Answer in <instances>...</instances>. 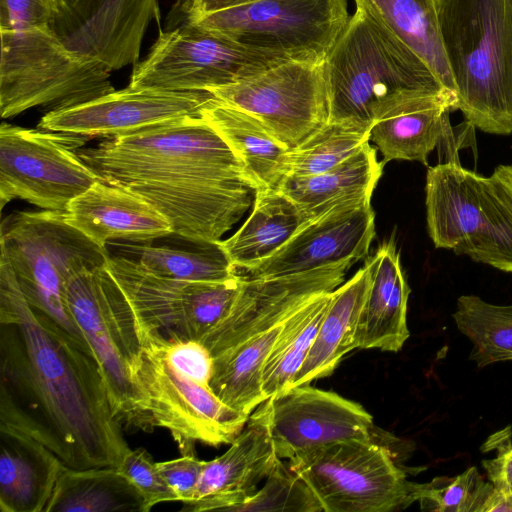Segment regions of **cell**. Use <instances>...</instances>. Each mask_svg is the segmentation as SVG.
<instances>
[{"label": "cell", "instance_id": "f546056e", "mask_svg": "<svg viewBox=\"0 0 512 512\" xmlns=\"http://www.w3.org/2000/svg\"><path fill=\"white\" fill-rule=\"evenodd\" d=\"M384 164L368 142L334 168L307 177H284L276 188L311 219L338 203L371 199Z\"/></svg>", "mask_w": 512, "mask_h": 512}, {"label": "cell", "instance_id": "7402d4cb", "mask_svg": "<svg viewBox=\"0 0 512 512\" xmlns=\"http://www.w3.org/2000/svg\"><path fill=\"white\" fill-rule=\"evenodd\" d=\"M457 97L446 90H410L388 101L371 123L370 140L391 160L417 161L428 166L429 154L442 143L457 151L449 114Z\"/></svg>", "mask_w": 512, "mask_h": 512}, {"label": "cell", "instance_id": "b9f144b4", "mask_svg": "<svg viewBox=\"0 0 512 512\" xmlns=\"http://www.w3.org/2000/svg\"><path fill=\"white\" fill-rule=\"evenodd\" d=\"M511 432L505 439L506 431L494 434L486 442V450L497 449L496 457L482 461L488 480L501 493L512 497V442Z\"/></svg>", "mask_w": 512, "mask_h": 512}, {"label": "cell", "instance_id": "f6af8a7d", "mask_svg": "<svg viewBox=\"0 0 512 512\" xmlns=\"http://www.w3.org/2000/svg\"><path fill=\"white\" fill-rule=\"evenodd\" d=\"M493 173L500 179L512 197V164L498 165Z\"/></svg>", "mask_w": 512, "mask_h": 512}, {"label": "cell", "instance_id": "8992f818", "mask_svg": "<svg viewBox=\"0 0 512 512\" xmlns=\"http://www.w3.org/2000/svg\"><path fill=\"white\" fill-rule=\"evenodd\" d=\"M0 38L3 119L34 107L66 109L115 91L111 71L52 28L0 29Z\"/></svg>", "mask_w": 512, "mask_h": 512}, {"label": "cell", "instance_id": "2e32d148", "mask_svg": "<svg viewBox=\"0 0 512 512\" xmlns=\"http://www.w3.org/2000/svg\"><path fill=\"white\" fill-rule=\"evenodd\" d=\"M356 263L345 260L302 273L245 278L226 316L200 341L212 357L285 321L316 296L335 290Z\"/></svg>", "mask_w": 512, "mask_h": 512}, {"label": "cell", "instance_id": "6da1fadb", "mask_svg": "<svg viewBox=\"0 0 512 512\" xmlns=\"http://www.w3.org/2000/svg\"><path fill=\"white\" fill-rule=\"evenodd\" d=\"M0 422L72 469L118 467L130 450L96 360L27 302L0 256Z\"/></svg>", "mask_w": 512, "mask_h": 512}, {"label": "cell", "instance_id": "30bf717a", "mask_svg": "<svg viewBox=\"0 0 512 512\" xmlns=\"http://www.w3.org/2000/svg\"><path fill=\"white\" fill-rule=\"evenodd\" d=\"M65 300L99 365L107 394L121 425L155 427L135 386L130 365L136 353L121 327L124 294L107 265L84 268L65 282Z\"/></svg>", "mask_w": 512, "mask_h": 512}, {"label": "cell", "instance_id": "cb8c5ba5", "mask_svg": "<svg viewBox=\"0 0 512 512\" xmlns=\"http://www.w3.org/2000/svg\"><path fill=\"white\" fill-rule=\"evenodd\" d=\"M65 220L105 248L110 241H143L172 231L170 223L148 202L104 181L76 197Z\"/></svg>", "mask_w": 512, "mask_h": 512}, {"label": "cell", "instance_id": "f35d334b", "mask_svg": "<svg viewBox=\"0 0 512 512\" xmlns=\"http://www.w3.org/2000/svg\"><path fill=\"white\" fill-rule=\"evenodd\" d=\"M117 469L141 493L148 511L159 503L178 501L177 495L160 472L157 462L145 449H130Z\"/></svg>", "mask_w": 512, "mask_h": 512}, {"label": "cell", "instance_id": "d6a6232c", "mask_svg": "<svg viewBox=\"0 0 512 512\" xmlns=\"http://www.w3.org/2000/svg\"><path fill=\"white\" fill-rule=\"evenodd\" d=\"M333 291L311 299L284 322L262 371L261 387L266 400L291 386L312 346Z\"/></svg>", "mask_w": 512, "mask_h": 512}, {"label": "cell", "instance_id": "44dd1931", "mask_svg": "<svg viewBox=\"0 0 512 512\" xmlns=\"http://www.w3.org/2000/svg\"><path fill=\"white\" fill-rule=\"evenodd\" d=\"M221 456L205 461L194 494L185 511L234 509L257 491L280 459L267 422L264 402L251 414L243 430Z\"/></svg>", "mask_w": 512, "mask_h": 512}, {"label": "cell", "instance_id": "9c48e42d", "mask_svg": "<svg viewBox=\"0 0 512 512\" xmlns=\"http://www.w3.org/2000/svg\"><path fill=\"white\" fill-rule=\"evenodd\" d=\"M288 461L324 512H389L413 503V482L373 439L337 441Z\"/></svg>", "mask_w": 512, "mask_h": 512}, {"label": "cell", "instance_id": "e0dca14e", "mask_svg": "<svg viewBox=\"0 0 512 512\" xmlns=\"http://www.w3.org/2000/svg\"><path fill=\"white\" fill-rule=\"evenodd\" d=\"M280 459H294L324 445L373 439L372 416L359 403L309 384L292 386L264 401Z\"/></svg>", "mask_w": 512, "mask_h": 512}, {"label": "cell", "instance_id": "ab89813d", "mask_svg": "<svg viewBox=\"0 0 512 512\" xmlns=\"http://www.w3.org/2000/svg\"><path fill=\"white\" fill-rule=\"evenodd\" d=\"M67 0H0V29L49 27L67 18Z\"/></svg>", "mask_w": 512, "mask_h": 512}, {"label": "cell", "instance_id": "ba28073f", "mask_svg": "<svg viewBox=\"0 0 512 512\" xmlns=\"http://www.w3.org/2000/svg\"><path fill=\"white\" fill-rule=\"evenodd\" d=\"M350 16L347 0H258L186 21L252 49L323 63Z\"/></svg>", "mask_w": 512, "mask_h": 512}, {"label": "cell", "instance_id": "74e56055", "mask_svg": "<svg viewBox=\"0 0 512 512\" xmlns=\"http://www.w3.org/2000/svg\"><path fill=\"white\" fill-rule=\"evenodd\" d=\"M138 342L158 353L180 373L210 386L214 361L200 340L148 334L140 337Z\"/></svg>", "mask_w": 512, "mask_h": 512}, {"label": "cell", "instance_id": "5bb4252c", "mask_svg": "<svg viewBox=\"0 0 512 512\" xmlns=\"http://www.w3.org/2000/svg\"><path fill=\"white\" fill-rule=\"evenodd\" d=\"M155 427L167 429L181 454L194 453L196 442L231 443L250 415L224 403L211 389L177 371L151 348L141 345L130 365Z\"/></svg>", "mask_w": 512, "mask_h": 512}, {"label": "cell", "instance_id": "4dcf8cb0", "mask_svg": "<svg viewBox=\"0 0 512 512\" xmlns=\"http://www.w3.org/2000/svg\"><path fill=\"white\" fill-rule=\"evenodd\" d=\"M147 512L145 500L116 467L62 465L44 512Z\"/></svg>", "mask_w": 512, "mask_h": 512}, {"label": "cell", "instance_id": "7c38bea8", "mask_svg": "<svg viewBox=\"0 0 512 512\" xmlns=\"http://www.w3.org/2000/svg\"><path fill=\"white\" fill-rule=\"evenodd\" d=\"M87 136L0 127V204L22 199L44 210L65 212L69 204L101 178L76 150Z\"/></svg>", "mask_w": 512, "mask_h": 512}, {"label": "cell", "instance_id": "83f0119b", "mask_svg": "<svg viewBox=\"0 0 512 512\" xmlns=\"http://www.w3.org/2000/svg\"><path fill=\"white\" fill-rule=\"evenodd\" d=\"M200 116L227 143L256 190L278 186L284 176L288 148L259 120L213 96L202 107Z\"/></svg>", "mask_w": 512, "mask_h": 512}, {"label": "cell", "instance_id": "52a82bcc", "mask_svg": "<svg viewBox=\"0 0 512 512\" xmlns=\"http://www.w3.org/2000/svg\"><path fill=\"white\" fill-rule=\"evenodd\" d=\"M427 230L436 248L512 273V197L492 173L479 175L459 161L428 167Z\"/></svg>", "mask_w": 512, "mask_h": 512}, {"label": "cell", "instance_id": "603a6c76", "mask_svg": "<svg viewBox=\"0 0 512 512\" xmlns=\"http://www.w3.org/2000/svg\"><path fill=\"white\" fill-rule=\"evenodd\" d=\"M108 256L126 259L142 271L161 278L225 282L237 277L220 241H210L171 231L143 241H110Z\"/></svg>", "mask_w": 512, "mask_h": 512}, {"label": "cell", "instance_id": "9a60e30c", "mask_svg": "<svg viewBox=\"0 0 512 512\" xmlns=\"http://www.w3.org/2000/svg\"><path fill=\"white\" fill-rule=\"evenodd\" d=\"M208 92L255 117L288 149L329 120L323 63L285 61Z\"/></svg>", "mask_w": 512, "mask_h": 512}, {"label": "cell", "instance_id": "d6986e66", "mask_svg": "<svg viewBox=\"0 0 512 512\" xmlns=\"http://www.w3.org/2000/svg\"><path fill=\"white\" fill-rule=\"evenodd\" d=\"M375 237L371 199L338 203L304 222L271 257L250 270V278L297 274L332 263L366 259Z\"/></svg>", "mask_w": 512, "mask_h": 512}, {"label": "cell", "instance_id": "d4e9b609", "mask_svg": "<svg viewBox=\"0 0 512 512\" xmlns=\"http://www.w3.org/2000/svg\"><path fill=\"white\" fill-rule=\"evenodd\" d=\"M365 261L371 268V283L358 325V348L398 352L410 335V287L394 239L379 245Z\"/></svg>", "mask_w": 512, "mask_h": 512}, {"label": "cell", "instance_id": "ee69618b", "mask_svg": "<svg viewBox=\"0 0 512 512\" xmlns=\"http://www.w3.org/2000/svg\"><path fill=\"white\" fill-rule=\"evenodd\" d=\"M479 512H512V497L501 493L493 486Z\"/></svg>", "mask_w": 512, "mask_h": 512}, {"label": "cell", "instance_id": "ac0fdd59", "mask_svg": "<svg viewBox=\"0 0 512 512\" xmlns=\"http://www.w3.org/2000/svg\"><path fill=\"white\" fill-rule=\"evenodd\" d=\"M208 91H171L128 85L92 101L47 112L42 130L87 137H118L185 117L200 116Z\"/></svg>", "mask_w": 512, "mask_h": 512}, {"label": "cell", "instance_id": "836d02e7", "mask_svg": "<svg viewBox=\"0 0 512 512\" xmlns=\"http://www.w3.org/2000/svg\"><path fill=\"white\" fill-rule=\"evenodd\" d=\"M452 316L458 330L472 343L470 359L478 368L512 361V304H492L476 295H462Z\"/></svg>", "mask_w": 512, "mask_h": 512}, {"label": "cell", "instance_id": "4fadbf2b", "mask_svg": "<svg viewBox=\"0 0 512 512\" xmlns=\"http://www.w3.org/2000/svg\"><path fill=\"white\" fill-rule=\"evenodd\" d=\"M107 266L123 291L137 341L148 334L201 340L229 312L244 280L241 275L225 282L161 278L115 256H108Z\"/></svg>", "mask_w": 512, "mask_h": 512}, {"label": "cell", "instance_id": "1f68e13d", "mask_svg": "<svg viewBox=\"0 0 512 512\" xmlns=\"http://www.w3.org/2000/svg\"><path fill=\"white\" fill-rule=\"evenodd\" d=\"M411 48L431 69L440 84L455 93L446 61L436 0H354Z\"/></svg>", "mask_w": 512, "mask_h": 512}, {"label": "cell", "instance_id": "4316f807", "mask_svg": "<svg viewBox=\"0 0 512 512\" xmlns=\"http://www.w3.org/2000/svg\"><path fill=\"white\" fill-rule=\"evenodd\" d=\"M370 283L371 268L365 261L348 281L332 292L312 346L290 387L329 376L347 353L358 348V325Z\"/></svg>", "mask_w": 512, "mask_h": 512}, {"label": "cell", "instance_id": "277c9868", "mask_svg": "<svg viewBox=\"0 0 512 512\" xmlns=\"http://www.w3.org/2000/svg\"><path fill=\"white\" fill-rule=\"evenodd\" d=\"M323 66L331 121L371 126L377 111L404 92L446 90L411 48L360 7Z\"/></svg>", "mask_w": 512, "mask_h": 512}, {"label": "cell", "instance_id": "f1b7e54d", "mask_svg": "<svg viewBox=\"0 0 512 512\" xmlns=\"http://www.w3.org/2000/svg\"><path fill=\"white\" fill-rule=\"evenodd\" d=\"M307 220L279 189H259L247 220L221 245L237 270L249 272L279 250Z\"/></svg>", "mask_w": 512, "mask_h": 512}, {"label": "cell", "instance_id": "7a4b0ae2", "mask_svg": "<svg viewBox=\"0 0 512 512\" xmlns=\"http://www.w3.org/2000/svg\"><path fill=\"white\" fill-rule=\"evenodd\" d=\"M76 152L102 181L139 196L187 236L220 241L254 202L241 162L201 116Z\"/></svg>", "mask_w": 512, "mask_h": 512}, {"label": "cell", "instance_id": "484cf974", "mask_svg": "<svg viewBox=\"0 0 512 512\" xmlns=\"http://www.w3.org/2000/svg\"><path fill=\"white\" fill-rule=\"evenodd\" d=\"M62 465L43 443L0 422L1 512H44Z\"/></svg>", "mask_w": 512, "mask_h": 512}, {"label": "cell", "instance_id": "8d00e7d4", "mask_svg": "<svg viewBox=\"0 0 512 512\" xmlns=\"http://www.w3.org/2000/svg\"><path fill=\"white\" fill-rule=\"evenodd\" d=\"M234 511L320 512L322 507L307 484L279 459L262 489Z\"/></svg>", "mask_w": 512, "mask_h": 512}, {"label": "cell", "instance_id": "8fae6325", "mask_svg": "<svg viewBox=\"0 0 512 512\" xmlns=\"http://www.w3.org/2000/svg\"><path fill=\"white\" fill-rule=\"evenodd\" d=\"M290 59L252 49L189 21L161 32L132 70L129 85L208 91L239 82Z\"/></svg>", "mask_w": 512, "mask_h": 512}, {"label": "cell", "instance_id": "3957f363", "mask_svg": "<svg viewBox=\"0 0 512 512\" xmlns=\"http://www.w3.org/2000/svg\"><path fill=\"white\" fill-rule=\"evenodd\" d=\"M458 110L482 132L512 134V0H436Z\"/></svg>", "mask_w": 512, "mask_h": 512}, {"label": "cell", "instance_id": "7bdbcfd3", "mask_svg": "<svg viewBox=\"0 0 512 512\" xmlns=\"http://www.w3.org/2000/svg\"><path fill=\"white\" fill-rule=\"evenodd\" d=\"M258 0H188L186 14H207L246 5Z\"/></svg>", "mask_w": 512, "mask_h": 512}, {"label": "cell", "instance_id": "e575fe53", "mask_svg": "<svg viewBox=\"0 0 512 512\" xmlns=\"http://www.w3.org/2000/svg\"><path fill=\"white\" fill-rule=\"evenodd\" d=\"M370 129L352 121L328 120L287 150L283 178L318 175L334 168L369 142Z\"/></svg>", "mask_w": 512, "mask_h": 512}, {"label": "cell", "instance_id": "5b68a950", "mask_svg": "<svg viewBox=\"0 0 512 512\" xmlns=\"http://www.w3.org/2000/svg\"><path fill=\"white\" fill-rule=\"evenodd\" d=\"M0 250L29 305L93 357L69 311L64 288L75 272L107 265L106 249L69 224L64 212L44 210L4 218Z\"/></svg>", "mask_w": 512, "mask_h": 512}, {"label": "cell", "instance_id": "ffe728a7", "mask_svg": "<svg viewBox=\"0 0 512 512\" xmlns=\"http://www.w3.org/2000/svg\"><path fill=\"white\" fill-rule=\"evenodd\" d=\"M64 41L111 72L135 65L149 24L160 23L158 0H67Z\"/></svg>", "mask_w": 512, "mask_h": 512}, {"label": "cell", "instance_id": "d590c367", "mask_svg": "<svg viewBox=\"0 0 512 512\" xmlns=\"http://www.w3.org/2000/svg\"><path fill=\"white\" fill-rule=\"evenodd\" d=\"M493 484L470 467L454 477H436L428 483L412 485V500L422 510L436 512H479Z\"/></svg>", "mask_w": 512, "mask_h": 512}, {"label": "cell", "instance_id": "60d3db41", "mask_svg": "<svg viewBox=\"0 0 512 512\" xmlns=\"http://www.w3.org/2000/svg\"><path fill=\"white\" fill-rule=\"evenodd\" d=\"M204 462L198 459L195 453H191L157 464L163 477L177 495L178 501L186 503L194 497Z\"/></svg>", "mask_w": 512, "mask_h": 512}]
</instances>
